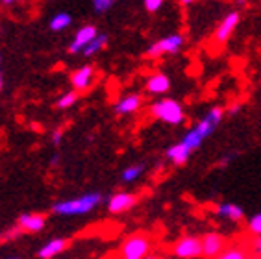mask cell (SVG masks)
Wrapping results in <instances>:
<instances>
[{"label":"cell","instance_id":"obj_30","mask_svg":"<svg viewBox=\"0 0 261 259\" xmlns=\"http://www.w3.org/2000/svg\"><path fill=\"white\" fill-rule=\"evenodd\" d=\"M193 2H195V0H180L181 6H189V4H193Z\"/></svg>","mask_w":261,"mask_h":259},{"label":"cell","instance_id":"obj_29","mask_svg":"<svg viewBox=\"0 0 261 259\" xmlns=\"http://www.w3.org/2000/svg\"><path fill=\"white\" fill-rule=\"evenodd\" d=\"M4 6H13V4H19V2H22V0H0Z\"/></svg>","mask_w":261,"mask_h":259},{"label":"cell","instance_id":"obj_22","mask_svg":"<svg viewBox=\"0 0 261 259\" xmlns=\"http://www.w3.org/2000/svg\"><path fill=\"white\" fill-rule=\"evenodd\" d=\"M248 254H246L245 248H239V246H231V248H226L217 259H246Z\"/></svg>","mask_w":261,"mask_h":259},{"label":"cell","instance_id":"obj_14","mask_svg":"<svg viewBox=\"0 0 261 259\" xmlns=\"http://www.w3.org/2000/svg\"><path fill=\"white\" fill-rule=\"evenodd\" d=\"M145 89L148 95H165L167 91L171 89V80L169 76L163 74V72H156V74H150L145 82Z\"/></svg>","mask_w":261,"mask_h":259},{"label":"cell","instance_id":"obj_11","mask_svg":"<svg viewBox=\"0 0 261 259\" xmlns=\"http://www.w3.org/2000/svg\"><path fill=\"white\" fill-rule=\"evenodd\" d=\"M95 82V69L91 65H84V67H78V69L70 74V84H72V89L76 93L80 91H87Z\"/></svg>","mask_w":261,"mask_h":259},{"label":"cell","instance_id":"obj_10","mask_svg":"<svg viewBox=\"0 0 261 259\" xmlns=\"http://www.w3.org/2000/svg\"><path fill=\"white\" fill-rule=\"evenodd\" d=\"M137 204V196L132 193H115L108 200V211L113 215H121L126 213V211H130L134 205Z\"/></svg>","mask_w":261,"mask_h":259},{"label":"cell","instance_id":"obj_7","mask_svg":"<svg viewBox=\"0 0 261 259\" xmlns=\"http://www.w3.org/2000/svg\"><path fill=\"white\" fill-rule=\"evenodd\" d=\"M202 241V257L207 259H217L219 255L226 250V239L224 235L217 234V231H210L204 237H200Z\"/></svg>","mask_w":261,"mask_h":259},{"label":"cell","instance_id":"obj_27","mask_svg":"<svg viewBox=\"0 0 261 259\" xmlns=\"http://www.w3.org/2000/svg\"><path fill=\"white\" fill-rule=\"evenodd\" d=\"M61 139H63V132H61V130H56L54 134H52V143H54V146L60 145Z\"/></svg>","mask_w":261,"mask_h":259},{"label":"cell","instance_id":"obj_2","mask_svg":"<svg viewBox=\"0 0 261 259\" xmlns=\"http://www.w3.org/2000/svg\"><path fill=\"white\" fill-rule=\"evenodd\" d=\"M102 202L100 193H87L69 200H61L52 205V211L60 217H82L95 211Z\"/></svg>","mask_w":261,"mask_h":259},{"label":"cell","instance_id":"obj_12","mask_svg":"<svg viewBox=\"0 0 261 259\" xmlns=\"http://www.w3.org/2000/svg\"><path fill=\"white\" fill-rule=\"evenodd\" d=\"M46 219L39 213H24L17 219V228L22 231V234H37L45 228Z\"/></svg>","mask_w":261,"mask_h":259},{"label":"cell","instance_id":"obj_32","mask_svg":"<svg viewBox=\"0 0 261 259\" xmlns=\"http://www.w3.org/2000/svg\"><path fill=\"white\" fill-rule=\"evenodd\" d=\"M145 259H160V257H158V255H146Z\"/></svg>","mask_w":261,"mask_h":259},{"label":"cell","instance_id":"obj_24","mask_svg":"<svg viewBox=\"0 0 261 259\" xmlns=\"http://www.w3.org/2000/svg\"><path fill=\"white\" fill-rule=\"evenodd\" d=\"M248 231H250L252 235H261V213L254 215L250 220H248Z\"/></svg>","mask_w":261,"mask_h":259},{"label":"cell","instance_id":"obj_26","mask_svg":"<svg viewBox=\"0 0 261 259\" xmlns=\"http://www.w3.org/2000/svg\"><path fill=\"white\" fill-rule=\"evenodd\" d=\"M252 252L261 255V235H257L256 239H254V243H252Z\"/></svg>","mask_w":261,"mask_h":259},{"label":"cell","instance_id":"obj_23","mask_svg":"<svg viewBox=\"0 0 261 259\" xmlns=\"http://www.w3.org/2000/svg\"><path fill=\"white\" fill-rule=\"evenodd\" d=\"M93 2V10L96 13H106V11H110L115 4V0H91Z\"/></svg>","mask_w":261,"mask_h":259},{"label":"cell","instance_id":"obj_9","mask_svg":"<svg viewBox=\"0 0 261 259\" xmlns=\"http://www.w3.org/2000/svg\"><path fill=\"white\" fill-rule=\"evenodd\" d=\"M96 35H98V32H96V26L93 24H86L82 26V28H78V32L74 34L72 41H70L69 52L70 54H82L86 50V46L95 39Z\"/></svg>","mask_w":261,"mask_h":259},{"label":"cell","instance_id":"obj_5","mask_svg":"<svg viewBox=\"0 0 261 259\" xmlns=\"http://www.w3.org/2000/svg\"><path fill=\"white\" fill-rule=\"evenodd\" d=\"M150 250V239L143 234L128 237L122 244V259H145Z\"/></svg>","mask_w":261,"mask_h":259},{"label":"cell","instance_id":"obj_8","mask_svg":"<svg viewBox=\"0 0 261 259\" xmlns=\"http://www.w3.org/2000/svg\"><path fill=\"white\" fill-rule=\"evenodd\" d=\"M239 20H241L239 11H230V13L219 22V26L215 28V34H213V37H215V41L219 43V45L226 43L231 35H233L236 28L239 26Z\"/></svg>","mask_w":261,"mask_h":259},{"label":"cell","instance_id":"obj_34","mask_svg":"<svg viewBox=\"0 0 261 259\" xmlns=\"http://www.w3.org/2000/svg\"><path fill=\"white\" fill-rule=\"evenodd\" d=\"M10 259H19V257H10Z\"/></svg>","mask_w":261,"mask_h":259},{"label":"cell","instance_id":"obj_21","mask_svg":"<svg viewBox=\"0 0 261 259\" xmlns=\"http://www.w3.org/2000/svg\"><path fill=\"white\" fill-rule=\"evenodd\" d=\"M76 100H78V93L72 89V91H69V93H63V95L58 98L56 106H58L60 110H69V108H72V106L76 104Z\"/></svg>","mask_w":261,"mask_h":259},{"label":"cell","instance_id":"obj_3","mask_svg":"<svg viewBox=\"0 0 261 259\" xmlns=\"http://www.w3.org/2000/svg\"><path fill=\"white\" fill-rule=\"evenodd\" d=\"M150 115L154 119L165 122V124L178 126L186 120V110L184 106L174 98H160L156 102H152L150 106Z\"/></svg>","mask_w":261,"mask_h":259},{"label":"cell","instance_id":"obj_20","mask_svg":"<svg viewBox=\"0 0 261 259\" xmlns=\"http://www.w3.org/2000/svg\"><path fill=\"white\" fill-rule=\"evenodd\" d=\"M143 172H145V167L143 165H130V167H126L124 170H122V182L124 184H134V182H137V179L143 176Z\"/></svg>","mask_w":261,"mask_h":259},{"label":"cell","instance_id":"obj_13","mask_svg":"<svg viewBox=\"0 0 261 259\" xmlns=\"http://www.w3.org/2000/svg\"><path fill=\"white\" fill-rule=\"evenodd\" d=\"M141 106H143V96L137 95V93H130V95H124L117 100L113 110H115L117 115L124 117V115H132L136 113V111H139Z\"/></svg>","mask_w":261,"mask_h":259},{"label":"cell","instance_id":"obj_28","mask_svg":"<svg viewBox=\"0 0 261 259\" xmlns=\"http://www.w3.org/2000/svg\"><path fill=\"white\" fill-rule=\"evenodd\" d=\"M239 110H241V104H236V106H231L230 110H228V113H230V115H236Z\"/></svg>","mask_w":261,"mask_h":259},{"label":"cell","instance_id":"obj_18","mask_svg":"<svg viewBox=\"0 0 261 259\" xmlns=\"http://www.w3.org/2000/svg\"><path fill=\"white\" fill-rule=\"evenodd\" d=\"M70 24H72V17H70L67 11H60V13H56L50 19L48 28H50L52 32H63V30H67Z\"/></svg>","mask_w":261,"mask_h":259},{"label":"cell","instance_id":"obj_1","mask_svg":"<svg viewBox=\"0 0 261 259\" xmlns=\"http://www.w3.org/2000/svg\"><path fill=\"white\" fill-rule=\"evenodd\" d=\"M222 117H224V110H222V108H219V106H217V108H211L191 130H187L186 135L181 137V143L191 150V152L198 150L204 145V141H206L207 137H211L213 132L219 128V124L222 122Z\"/></svg>","mask_w":261,"mask_h":259},{"label":"cell","instance_id":"obj_33","mask_svg":"<svg viewBox=\"0 0 261 259\" xmlns=\"http://www.w3.org/2000/svg\"><path fill=\"white\" fill-rule=\"evenodd\" d=\"M0 89H2V72H0Z\"/></svg>","mask_w":261,"mask_h":259},{"label":"cell","instance_id":"obj_25","mask_svg":"<svg viewBox=\"0 0 261 259\" xmlns=\"http://www.w3.org/2000/svg\"><path fill=\"white\" fill-rule=\"evenodd\" d=\"M165 0H143V6H145V10L148 13H156V11L161 10V6H163Z\"/></svg>","mask_w":261,"mask_h":259},{"label":"cell","instance_id":"obj_31","mask_svg":"<svg viewBox=\"0 0 261 259\" xmlns=\"http://www.w3.org/2000/svg\"><path fill=\"white\" fill-rule=\"evenodd\" d=\"M246 259H261V255H257V254H254V255H248Z\"/></svg>","mask_w":261,"mask_h":259},{"label":"cell","instance_id":"obj_4","mask_svg":"<svg viewBox=\"0 0 261 259\" xmlns=\"http://www.w3.org/2000/svg\"><path fill=\"white\" fill-rule=\"evenodd\" d=\"M186 45V37L181 34H169L165 37H161L158 39L156 43H152L148 48H146V58H150V60H158L161 56L165 54H176V52H180Z\"/></svg>","mask_w":261,"mask_h":259},{"label":"cell","instance_id":"obj_16","mask_svg":"<svg viewBox=\"0 0 261 259\" xmlns=\"http://www.w3.org/2000/svg\"><path fill=\"white\" fill-rule=\"evenodd\" d=\"M67 241L65 239H50V241H46L43 246L39 248V252H37V257L39 259H52L56 257L58 254H61L63 250L67 248Z\"/></svg>","mask_w":261,"mask_h":259},{"label":"cell","instance_id":"obj_6","mask_svg":"<svg viewBox=\"0 0 261 259\" xmlns=\"http://www.w3.org/2000/svg\"><path fill=\"white\" fill-rule=\"evenodd\" d=\"M172 254L178 259H196L202 255V241L200 237H181L180 241H176V244L172 246Z\"/></svg>","mask_w":261,"mask_h":259},{"label":"cell","instance_id":"obj_17","mask_svg":"<svg viewBox=\"0 0 261 259\" xmlns=\"http://www.w3.org/2000/svg\"><path fill=\"white\" fill-rule=\"evenodd\" d=\"M189 156H191V150L187 148L184 143H176V145H172L171 148L167 150V158L172 161L174 165H186L187 160H189Z\"/></svg>","mask_w":261,"mask_h":259},{"label":"cell","instance_id":"obj_15","mask_svg":"<svg viewBox=\"0 0 261 259\" xmlns=\"http://www.w3.org/2000/svg\"><path fill=\"white\" fill-rule=\"evenodd\" d=\"M215 215L224 220H230V222H241L245 219V211L237 204H231V202H222V204L217 205Z\"/></svg>","mask_w":261,"mask_h":259},{"label":"cell","instance_id":"obj_19","mask_svg":"<svg viewBox=\"0 0 261 259\" xmlns=\"http://www.w3.org/2000/svg\"><path fill=\"white\" fill-rule=\"evenodd\" d=\"M106 45H108V35H106V34H98L95 39L91 41L89 45L86 46V50H84L82 54L86 56V58H93V56H96L98 52H102V50L106 48Z\"/></svg>","mask_w":261,"mask_h":259}]
</instances>
